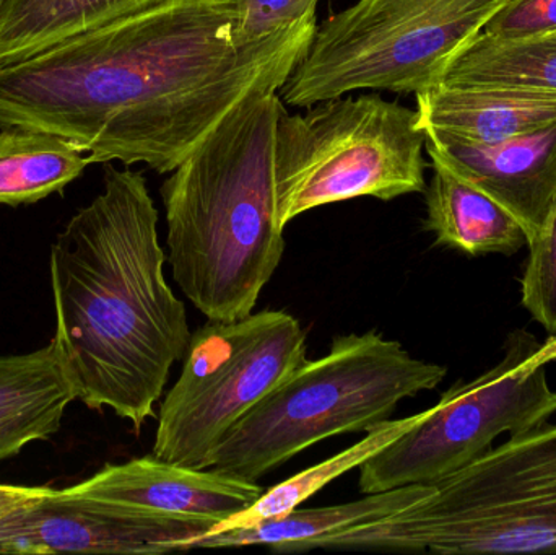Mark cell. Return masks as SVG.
I'll return each mask as SVG.
<instances>
[{"label": "cell", "mask_w": 556, "mask_h": 555, "mask_svg": "<svg viewBox=\"0 0 556 555\" xmlns=\"http://www.w3.org/2000/svg\"><path fill=\"white\" fill-rule=\"evenodd\" d=\"M446 374L376 331L336 336L324 357L306 358L235 424L211 468L257 482L323 440L388 422L402 401L440 387Z\"/></svg>", "instance_id": "5b68a950"}, {"label": "cell", "mask_w": 556, "mask_h": 555, "mask_svg": "<svg viewBox=\"0 0 556 555\" xmlns=\"http://www.w3.org/2000/svg\"><path fill=\"white\" fill-rule=\"evenodd\" d=\"M438 159L511 212L529 243L547 224L556 202V123L493 143H470L425 129Z\"/></svg>", "instance_id": "7c38bea8"}, {"label": "cell", "mask_w": 556, "mask_h": 555, "mask_svg": "<svg viewBox=\"0 0 556 555\" xmlns=\"http://www.w3.org/2000/svg\"><path fill=\"white\" fill-rule=\"evenodd\" d=\"M399 514L298 547L369 553H556V426L508 437Z\"/></svg>", "instance_id": "277c9868"}, {"label": "cell", "mask_w": 556, "mask_h": 555, "mask_svg": "<svg viewBox=\"0 0 556 555\" xmlns=\"http://www.w3.org/2000/svg\"><path fill=\"white\" fill-rule=\"evenodd\" d=\"M217 525L117 510L52 489L0 521V554H168L186 551Z\"/></svg>", "instance_id": "30bf717a"}, {"label": "cell", "mask_w": 556, "mask_h": 555, "mask_svg": "<svg viewBox=\"0 0 556 555\" xmlns=\"http://www.w3.org/2000/svg\"><path fill=\"white\" fill-rule=\"evenodd\" d=\"M162 2L166 0H5L0 9V67Z\"/></svg>", "instance_id": "e0dca14e"}, {"label": "cell", "mask_w": 556, "mask_h": 555, "mask_svg": "<svg viewBox=\"0 0 556 555\" xmlns=\"http://www.w3.org/2000/svg\"><path fill=\"white\" fill-rule=\"evenodd\" d=\"M77 400L54 339L23 355H0V462L51 439Z\"/></svg>", "instance_id": "5bb4252c"}, {"label": "cell", "mask_w": 556, "mask_h": 555, "mask_svg": "<svg viewBox=\"0 0 556 555\" xmlns=\"http://www.w3.org/2000/svg\"><path fill=\"white\" fill-rule=\"evenodd\" d=\"M235 36L240 45H248L316 12L319 0H235Z\"/></svg>", "instance_id": "7402d4cb"}, {"label": "cell", "mask_w": 556, "mask_h": 555, "mask_svg": "<svg viewBox=\"0 0 556 555\" xmlns=\"http://www.w3.org/2000/svg\"><path fill=\"white\" fill-rule=\"evenodd\" d=\"M421 417H424V411L414 416L404 417V419L388 420V422L368 430L365 439L359 440L350 449L343 450L339 455L293 476L281 484L274 485L269 491H264V494L250 508L233 515L228 520L220 521L212 533L254 527L261 521L283 517L285 514L300 507L307 499L313 497L320 489L326 488L340 476L359 468L366 459L371 458L376 453L384 450L389 443L404 436Z\"/></svg>", "instance_id": "ffe728a7"}, {"label": "cell", "mask_w": 556, "mask_h": 555, "mask_svg": "<svg viewBox=\"0 0 556 555\" xmlns=\"http://www.w3.org/2000/svg\"><path fill=\"white\" fill-rule=\"evenodd\" d=\"M431 166L425 228L437 244L470 256H513L528 247V234L511 212L440 160L431 159Z\"/></svg>", "instance_id": "9a60e30c"}, {"label": "cell", "mask_w": 556, "mask_h": 555, "mask_svg": "<svg viewBox=\"0 0 556 555\" xmlns=\"http://www.w3.org/2000/svg\"><path fill=\"white\" fill-rule=\"evenodd\" d=\"M427 134L418 111L381 94L337 97L280 114L276 173L285 227L298 215L355 198L425 192Z\"/></svg>", "instance_id": "52a82bcc"}, {"label": "cell", "mask_w": 556, "mask_h": 555, "mask_svg": "<svg viewBox=\"0 0 556 555\" xmlns=\"http://www.w3.org/2000/svg\"><path fill=\"white\" fill-rule=\"evenodd\" d=\"M496 39H526L556 33V0H511L483 28Z\"/></svg>", "instance_id": "603a6c76"}, {"label": "cell", "mask_w": 556, "mask_h": 555, "mask_svg": "<svg viewBox=\"0 0 556 555\" xmlns=\"http://www.w3.org/2000/svg\"><path fill=\"white\" fill-rule=\"evenodd\" d=\"M528 248L522 306L548 335L556 336V202L547 224Z\"/></svg>", "instance_id": "44dd1931"}, {"label": "cell", "mask_w": 556, "mask_h": 555, "mask_svg": "<svg viewBox=\"0 0 556 555\" xmlns=\"http://www.w3.org/2000/svg\"><path fill=\"white\" fill-rule=\"evenodd\" d=\"M51 488H22V485L0 484V521L20 508L35 504L39 499L51 494Z\"/></svg>", "instance_id": "cb8c5ba5"}, {"label": "cell", "mask_w": 556, "mask_h": 555, "mask_svg": "<svg viewBox=\"0 0 556 555\" xmlns=\"http://www.w3.org/2000/svg\"><path fill=\"white\" fill-rule=\"evenodd\" d=\"M235 0H166L0 67V127L45 130L90 163L172 173L257 88L280 91L316 12L240 45Z\"/></svg>", "instance_id": "6da1fadb"}, {"label": "cell", "mask_w": 556, "mask_h": 555, "mask_svg": "<svg viewBox=\"0 0 556 555\" xmlns=\"http://www.w3.org/2000/svg\"><path fill=\"white\" fill-rule=\"evenodd\" d=\"M306 331L285 310L192 332L182 370L160 404L153 456L208 469L224 437L306 361Z\"/></svg>", "instance_id": "9c48e42d"}, {"label": "cell", "mask_w": 556, "mask_h": 555, "mask_svg": "<svg viewBox=\"0 0 556 555\" xmlns=\"http://www.w3.org/2000/svg\"><path fill=\"white\" fill-rule=\"evenodd\" d=\"M415 97L421 129L463 142H502L556 123L554 91L434 84Z\"/></svg>", "instance_id": "4fadbf2b"}, {"label": "cell", "mask_w": 556, "mask_h": 555, "mask_svg": "<svg viewBox=\"0 0 556 555\" xmlns=\"http://www.w3.org/2000/svg\"><path fill=\"white\" fill-rule=\"evenodd\" d=\"M278 91L248 93L163 182L173 279L208 321L251 315L283 257Z\"/></svg>", "instance_id": "3957f363"}, {"label": "cell", "mask_w": 556, "mask_h": 555, "mask_svg": "<svg viewBox=\"0 0 556 555\" xmlns=\"http://www.w3.org/2000/svg\"><path fill=\"white\" fill-rule=\"evenodd\" d=\"M88 156L71 140L45 130H0V204L41 201L84 173Z\"/></svg>", "instance_id": "d6986e66"}, {"label": "cell", "mask_w": 556, "mask_h": 555, "mask_svg": "<svg viewBox=\"0 0 556 555\" xmlns=\"http://www.w3.org/2000/svg\"><path fill=\"white\" fill-rule=\"evenodd\" d=\"M3 2H5V0H0V9H2Z\"/></svg>", "instance_id": "d4e9b609"}, {"label": "cell", "mask_w": 556, "mask_h": 555, "mask_svg": "<svg viewBox=\"0 0 556 555\" xmlns=\"http://www.w3.org/2000/svg\"><path fill=\"white\" fill-rule=\"evenodd\" d=\"M431 485H407L391 491L366 494L362 501L320 508H294L283 517L261 521L254 527L222 531L195 538L191 550H230V547L269 546L276 554H294L298 547L316 538L381 520L417 504Z\"/></svg>", "instance_id": "2e32d148"}, {"label": "cell", "mask_w": 556, "mask_h": 555, "mask_svg": "<svg viewBox=\"0 0 556 555\" xmlns=\"http://www.w3.org/2000/svg\"><path fill=\"white\" fill-rule=\"evenodd\" d=\"M159 211L146 176L108 163L104 189L51 247L54 342L75 396L140 433L156 417L189 341L188 312L165 277Z\"/></svg>", "instance_id": "7a4b0ae2"}, {"label": "cell", "mask_w": 556, "mask_h": 555, "mask_svg": "<svg viewBox=\"0 0 556 555\" xmlns=\"http://www.w3.org/2000/svg\"><path fill=\"white\" fill-rule=\"evenodd\" d=\"M509 2L358 0L317 26L281 97L309 108L358 90L420 93Z\"/></svg>", "instance_id": "8992f818"}, {"label": "cell", "mask_w": 556, "mask_h": 555, "mask_svg": "<svg viewBox=\"0 0 556 555\" xmlns=\"http://www.w3.org/2000/svg\"><path fill=\"white\" fill-rule=\"evenodd\" d=\"M556 336L539 341L528 329L509 332L495 367L454 384L404 436L359 466L362 494L443 481L476 463L502 437L519 436L556 414L548 367Z\"/></svg>", "instance_id": "ba28073f"}, {"label": "cell", "mask_w": 556, "mask_h": 555, "mask_svg": "<svg viewBox=\"0 0 556 555\" xmlns=\"http://www.w3.org/2000/svg\"><path fill=\"white\" fill-rule=\"evenodd\" d=\"M62 491L132 514L218 524L247 510L264 494L257 482L212 468L173 465L153 455L104 466L87 481Z\"/></svg>", "instance_id": "8fae6325"}, {"label": "cell", "mask_w": 556, "mask_h": 555, "mask_svg": "<svg viewBox=\"0 0 556 555\" xmlns=\"http://www.w3.org/2000/svg\"><path fill=\"white\" fill-rule=\"evenodd\" d=\"M437 84L556 93V33L526 39H496L479 33L447 62Z\"/></svg>", "instance_id": "ac0fdd59"}]
</instances>
